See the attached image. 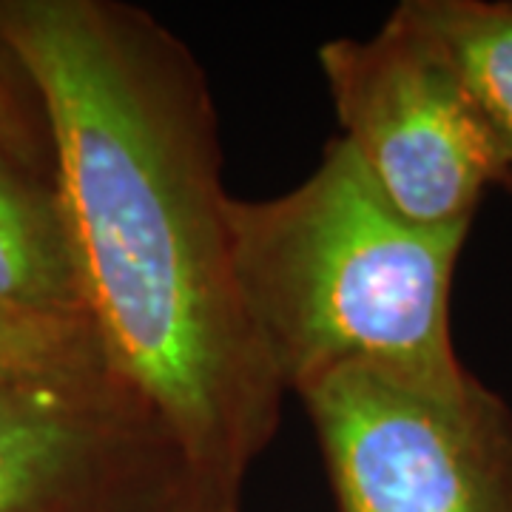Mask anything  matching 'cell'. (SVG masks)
I'll return each mask as SVG.
<instances>
[{"label": "cell", "instance_id": "obj_1", "mask_svg": "<svg viewBox=\"0 0 512 512\" xmlns=\"http://www.w3.org/2000/svg\"><path fill=\"white\" fill-rule=\"evenodd\" d=\"M35 83L94 333L177 436L214 507H239L285 390L239 302L217 106L194 52L146 9L0 0Z\"/></svg>", "mask_w": 512, "mask_h": 512}, {"label": "cell", "instance_id": "obj_7", "mask_svg": "<svg viewBox=\"0 0 512 512\" xmlns=\"http://www.w3.org/2000/svg\"><path fill=\"white\" fill-rule=\"evenodd\" d=\"M456 74L512 180V0H404L393 9Z\"/></svg>", "mask_w": 512, "mask_h": 512}, {"label": "cell", "instance_id": "obj_5", "mask_svg": "<svg viewBox=\"0 0 512 512\" xmlns=\"http://www.w3.org/2000/svg\"><path fill=\"white\" fill-rule=\"evenodd\" d=\"M336 120L382 194L419 225H461L504 168L439 52L390 15L370 37L322 43Z\"/></svg>", "mask_w": 512, "mask_h": 512}, {"label": "cell", "instance_id": "obj_11", "mask_svg": "<svg viewBox=\"0 0 512 512\" xmlns=\"http://www.w3.org/2000/svg\"><path fill=\"white\" fill-rule=\"evenodd\" d=\"M191 512H239V507H200V510Z\"/></svg>", "mask_w": 512, "mask_h": 512}, {"label": "cell", "instance_id": "obj_12", "mask_svg": "<svg viewBox=\"0 0 512 512\" xmlns=\"http://www.w3.org/2000/svg\"><path fill=\"white\" fill-rule=\"evenodd\" d=\"M504 188H510V191H512V180H510V183H504Z\"/></svg>", "mask_w": 512, "mask_h": 512}, {"label": "cell", "instance_id": "obj_8", "mask_svg": "<svg viewBox=\"0 0 512 512\" xmlns=\"http://www.w3.org/2000/svg\"><path fill=\"white\" fill-rule=\"evenodd\" d=\"M0 362L69 370L106 365V356L94 325L86 319L40 316L0 305Z\"/></svg>", "mask_w": 512, "mask_h": 512}, {"label": "cell", "instance_id": "obj_6", "mask_svg": "<svg viewBox=\"0 0 512 512\" xmlns=\"http://www.w3.org/2000/svg\"><path fill=\"white\" fill-rule=\"evenodd\" d=\"M0 154V305L89 319L55 183Z\"/></svg>", "mask_w": 512, "mask_h": 512}, {"label": "cell", "instance_id": "obj_2", "mask_svg": "<svg viewBox=\"0 0 512 512\" xmlns=\"http://www.w3.org/2000/svg\"><path fill=\"white\" fill-rule=\"evenodd\" d=\"M470 222L419 225L373 183L345 137L271 200H228L239 302L279 387L302 393L353 362L458 379L450 291Z\"/></svg>", "mask_w": 512, "mask_h": 512}, {"label": "cell", "instance_id": "obj_4", "mask_svg": "<svg viewBox=\"0 0 512 512\" xmlns=\"http://www.w3.org/2000/svg\"><path fill=\"white\" fill-rule=\"evenodd\" d=\"M208 507L177 436L106 365L0 382V512Z\"/></svg>", "mask_w": 512, "mask_h": 512}, {"label": "cell", "instance_id": "obj_10", "mask_svg": "<svg viewBox=\"0 0 512 512\" xmlns=\"http://www.w3.org/2000/svg\"><path fill=\"white\" fill-rule=\"evenodd\" d=\"M35 373H49V370H37V367L15 365V362H0V382H12V379L35 376Z\"/></svg>", "mask_w": 512, "mask_h": 512}, {"label": "cell", "instance_id": "obj_3", "mask_svg": "<svg viewBox=\"0 0 512 512\" xmlns=\"http://www.w3.org/2000/svg\"><path fill=\"white\" fill-rule=\"evenodd\" d=\"M299 399L339 512H512V410L470 370L430 382L353 362Z\"/></svg>", "mask_w": 512, "mask_h": 512}, {"label": "cell", "instance_id": "obj_9", "mask_svg": "<svg viewBox=\"0 0 512 512\" xmlns=\"http://www.w3.org/2000/svg\"><path fill=\"white\" fill-rule=\"evenodd\" d=\"M15 80H29V74L23 72L18 57L0 37V154L26 168H32L40 154L55 163L49 120L46 114H29L15 89Z\"/></svg>", "mask_w": 512, "mask_h": 512}]
</instances>
